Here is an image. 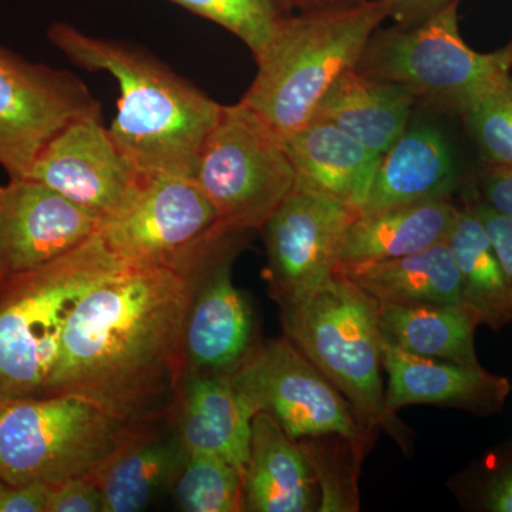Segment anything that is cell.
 Instances as JSON below:
<instances>
[{"mask_svg": "<svg viewBox=\"0 0 512 512\" xmlns=\"http://www.w3.org/2000/svg\"><path fill=\"white\" fill-rule=\"evenodd\" d=\"M485 505L494 512H512V467L503 471L488 490Z\"/></svg>", "mask_w": 512, "mask_h": 512, "instance_id": "cell-35", "label": "cell"}, {"mask_svg": "<svg viewBox=\"0 0 512 512\" xmlns=\"http://www.w3.org/2000/svg\"><path fill=\"white\" fill-rule=\"evenodd\" d=\"M279 6L306 10L333 8V6L350 5V3L362 2V0H276Z\"/></svg>", "mask_w": 512, "mask_h": 512, "instance_id": "cell-36", "label": "cell"}, {"mask_svg": "<svg viewBox=\"0 0 512 512\" xmlns=\"http://www.w3.org/2000/svg\"><path fill=\"white\" fill-rule=\"evenodd\" d=\"M485 160L512 167V76L461 113Z\"/></svg>", "mask_w": 512, "mask_h": 512, "instance_id": "cell-29", "label": "cell"}, {"mask_svg": "<svg viewBox=\"0 0 512 512\" xmlns=\"http://www.w3.org/2000/svg\"><path fill=\"white\" fill-rule=\"evenodd\" d=\"M464 302L476 309L481 325L495 330L512 323V288L483 222L473 208L458 212L448 234Z\"/></svg>", "mask_w": 512, "mask_h": 512, "instance_id": "cell-26", "label": "cell"}, {"mask_svg": "<svg viewBox=\"0 0 512 512\" xmlns=\"http://www.w3.org/2000/svg\"><path fill=\"white\" fill-rule=\"evenodd\" d=\"M171 491L184 512L245 511L244 473L210 454H185Z\"/></svg>", "mask_w": 512, "mask_h": 512, "instance_id": "cell-27", "label": "cell"}, {"mask_svg": "<svg viewBox=\"0 0 512 512\" xmlns=\"http://www.w3.org/2000/svg\"><path fill=\"white\" fill-rule=\"evenodd\" d=\"M383 369L387 373V412L414 404L456 407L477 414L497 412L511 392L510 380L468 366L406 352L382 338Z\"/></svg>", "mask_w": 512, "mask_h": 512, "instance_id": "cell-16", "label": "cell"}, {"mask_svg": "<svg viewBox=\"0 0 512 512\" xmlns=\"http://www.w3.org/2000/svg\"><path fill=\"white\" fill-rule=\"evenodd\" d=\"M457 173L446 140L431 127H414L380 157L362 214L430 200L456 188Z\"/></svg>", "mask_w": 512, "mask_h": 512, "instance_id": "cell-21", "label": "cell"}, {"mask_svg": "<svg viewBox=\"0 0 512 512\" xmlns=\"http://www.w3.org/2000/svg\"><path fill=\"white\" fill-rule=\"evenodd\" d=\"M101 220L46 185H0V284L52 264L99 232Z\"/></svg>", "mask_w": 512, "mask_h": 512, "instance_id": "cell-15", "label": "cell"}, {"mask_svg": "<svg viewBox=\"0 0 512 512\" xmlns=\"http://www.w3.org/2000/svg\"><path fill=\"white\" fill-rule=\"evenodd\" d=\"M140 427L73 394L15 400L0 407V481L52 485L90 476Z\"/></svg>", "mask_w": 512, "mask_h": 512, "instance_id": "cell-6", "label": "cell"}, {"mask_svg": "<svg viewBox=\"0 0 512 512\" xmlns=\"http://www.w3.org/2000/svg\"><path fill=\"white\" fill-rule=\"evenodd\" d=\"M244 235H225L188 272L184 375L231 377L261 345L252 303L232 281V264Z\"/></svg>", "mask_w": 512, "mask_h": 512, "instance_id": "cell-11", "label": "cell"}, {"mask_svg": "<svg viewBox=\"0 0 512 512\" xmlns=\"http://www.w3.org/2000/svg\"><path fill=\"white\" fill-rule=\"evenodd\" d=\"M471 208L487 229L495 254L512 288V218L493 210L485 202Z\"/></svg>", "mask_w": 512, "mask_h": 512, "instance_id": "cell-31", "label": "cell"}, {"mask_svg": "<svg viewBox=\"0 0 512 512\" xmlns=\"http://www.w3.org/2000/svg\"><path fill=\"white\" fill-rule=\"evenodd\" d=\"M348 278L377 302L399 305L463 303V286L447 242L389 261L340 265Z\"/></svg>", "mask_w": 512, "mask_h": 512, "instance_id": "cell-24", "label": "cell"}, {"mask_svg": "<svg viewBox=\"0 0 512 512\" xmlns=\"http://www.w3.org/2000/svg\"><path fill=\"white\" fill-rule=\"evenodd\" d=\"M185 450L168 419L146 424L90 477L99 485L104 512L146 510L170 491Z\"/></svg>", "mask_w": 512, "mask_h": 512, "instance_id": "cell-19", "label": "cell"}, {"mask_svg": "<svg viewBox=\"0 0 512 512\" xmlns=\"http://www.w3.org/2000/svg\"><path fill=\"white\" fill-rule=\"evenodd\" d=\"M416 100L402 84L373 79L355 67L330 87L313 119L335 124L382 157L407 130Z\"/></svg>", "mask_w": 512, "mask_h": 512, "instance_id": "cell-22", "label": "cell"}, {"mask_svg": "<svg viewBox=\"0 0 512 512\" xmlns=\"http://www.w3.org/2000/svg\"><path fill=\"white\" fill-rule=\"evenodd\" d=\"M192 180L214 205L229 234L264 227L296 184L284 138L239 101L222 106Z\"/></svg>", "mask_w": 512, "mask_h": 512, "instance_id": "cell-8", "label": "cell"}, {"mask_svg": "<svg viewBox=\"0 0 512 512\" xmlns=\"http://www.w3.org/2000/svg\"><path fill=\"white\" fill-rule=\"evenodd\" d=\"M49 39L77 66L106 72L120 89L109 128L121 153L143 175L191 177L222 106L143 52L55 23Z\"/></svg>", "mask_w": 512, "mask_h": 512, "instance_id": "cell-2", "label": "cell"}, {"mask_svg": "<svg viewBox=\"0 0 512 512\" xmlns=\"http://www.w3.org/2000/svg\"><path fill=\"white\" fill-rule=\"evenodd\" d=\"M360 211L295 187L265 222L269 292L281 308L335 275L343 239Z\"/></svg>", "mask_w": 512, "mask_h": 512, "instance_id": "cell-13", "label": "cell"}, {"mask_svg": "<svg viewBox=\"0 0 512 512\" xmlns=\"http://www.w3.org/2000/svg\"><path fill=\"white\" fill-rule=\"evenodd\" d=\"M389 0L306 10L284 16L242 103L282 137L306 126L342 74L355 69L384 19Z\"/></svg>", "mask_w": 512, "mask_h": 512, "instance_id": "cell-3", "label": "cell"}, {"mask_svg": "<svg viewBox=\"0 0 512 512\" xmlns=\"http://www.w3.org/2000/svg\"><path fill=\"white\" fill-rule=\"evenodd\" d=\"M485 204L512 218V167L491 164L484 181Z\"/></svg>", "mask_w": 512, "mask_h": 512, "instance_id": "cell-33", "label": "cell"}, {"mask_svg": "<svg viewBox=\"0 0 512 512\" xmlns=\"http://www.w3.org/2000/svg\"><path fill=\"white\" fill-rule=\"evenodd\" d=\"M231 382L293 440L338 434L365 443L348 400L286 336L261 342Z\"/></svg>", "mask_w": 512, "mask_h": 512, "instance_id": "cell-10", "label": "cell"}, {"mask_svg": "<svg viewBox=\"0 0 512 512\" xmlns=\"http://www.w3.org/2000/svg\"><path fill=\"white\" fill-rule=\"evenodd\" d=\"M100 104L73 74L32 64L0 49V165L25 178L53 137Z\"/></svg>", "mask_w": 512, "mask_h": 512, "instance_id": "cell-12", "label": "cell"}, {"mask_svg": "<svg viewBox=\"0 0 512 512\" xmlns=\"http://www.w3.org/2000/svg\"><path fill=\"white\" fill-rule=\"evenodd\" d=\"M46 512H104L103 494L90 476L50 485Z\"/></svg>", "mask_w": 512, "mask_h": 512, "instance_id": "cell-30", "label": "cell"}, {"mask_svg": "<svg viewBox=\"0 0 512 512\" xmlns=\"http://www.w3.org/2000/svg\"><path fill=\"white\" fill-rule=\"evenodd\" d=\"M458 212L447 198L360 212L343 239L338 266L403 258L446 242Z\"/></svg>", "mask_w": 512, "mask_h": 512, "instance_id": "cell-23", "label": "cell"}, {"mask_svg": "<svg viewBox=\"0 0 512 512\" xmlns=\"http://www.w3.org/2000/svg\"><path fill=\"white\" fill-rule=\"evenodd\" d=\"M259 410L231 377L184 375L170 416L185 453L224 458L245 474Z\"/></svg>", "mask_w": 512, "mask_h": 512, "instance_id": "cell-17", "label": "cell"}, {"mask_svg": "<svg viewBox=\"0 0 512 512\" xmlns=\"http://www.w3.org/2000/svg\"><path fill=\"white\" fill-rule=\"evenodd\" d=\"M188 274L126 265L92 286L66 320L46 396L73 394L134 426L167 419L184 376Z\"/></svg>", "mask_w": 512, "mask_h": 512, "instance_id": "cell-1", "label": "cell"}, {"mask_svg": "<svg viewBox=\"0 0 512 512\" xmlns=\"http://www.w3.org/2000/svg\"><path fill=\"white\" fill-rule=\"evenodd\" d=\"M315 483L302 444L289 437L274 416L256 413L244 474L245 511H312Z\"/></svg>", "mask_w": 512, "mask_h": 512, "instance_id": "cell-20", "label": "cell"}, {"mask_svg": "<svg viewBox=\"0 0 512 512\" xmlns=\"http://www.w3.org/2000/svg\"><path fill=\"white\" fill-rule=\"evenodd\" d=\"M356 70L461 114L511 76L512 39L493 53L471 49L458 29V0H451L414 28L375 33Z\"/></svg>", "mask_w": 512, "mask_h": 512, "instance_id": "cell-7", "label": "cell"}, {"mask_svg": "<svg viewBox=\"0 0 512 512\" xmlns=\"http://www.w3.org/2000/svg\"><path fill=\"white\" fill-rule=\"evenodd\" d=\"M282 138L295 168V187L363 210L379 156L335 124L318 119Z\"/></svg>", "mask_w": 512, "mask_h": 512, "instance_id": "cell-18", "label": "cell"}, {"mask_svg": "<svg viewBox=\"0 0 512 512\" xmlns=\"http://www.w3.org/2000/svg\"><path fill=\"white\" fill-rule=\"evenodd\" d=\"M450 2L451 0H389V18L396 20L400 26L417 25Z\"/></svg>", "mask_w": 512, "mask_h": 512, "instance_id": "cell-34", "label": "cell"}, {"mask_svg": "<svg viewBox=\"0 0 512 512\" xmlns=\"http://www.w3.org/2000/svg\"><path fill=\"white\" fill-rule=\"evenodd\" d=\"M97 234L126 265L187 274L229 232L191 177L153 174L141 175L126 204L101 221Z\"/></svg>", "mask_w": 512, "mask_h": 512, "instance_id": "cell-9", "label": "cell"}, {"mask_svg": "<svg viewBox=\"0 0 512 512\" xmlns=\"http://www.w3.org/2000/svg\"><path fill=\"white\" fill-rule=\"evenodd\" d=\"M141 175L114 143L101 113H93L63 127L25 178L52 188L103 221L126 204Z\"/></svg>", "mask_w": 512, "mask_h": 512, "instance_id": "cell-14", "label": "cell"}, {"mask_svg": "<svg viewBox=\"0 0 512 512\" xmlns=\"http://www.w3.org/2000/svg\"><path fill=\"white\" fill-rule=\"evenodd\" d=\"M195 15L234 33L254 53L255 59L274 37L284 18L276 0H170Z\"/></svg>", "mask_w": 512, "mask_h": 512, "instance_id": "cell-28", "label": "cell"}, {"mask_svg": "<svg viewBox=\"0 0 512 512\" xmlns=\"http://www.w3.org/2000/svg\"><path fill=\"white\" fill-rule=\"evenodd\" d=\"M50 484L0 481V512H46Z\"/></svg>", "mask_w": 512, "mask_h": 512, "instance_id": "cell-32", "label": "cell"}, {"mask_svg": "<svg viewBox=\"0 0 512 512\" xmlns=\"http://www.w3.org/2000/svg\"><path fill=\"white\" fill-rule=\"evenodd\" d=\"M285 336L345 396L363 430L389 427L382 382L379 302L335 274L308 298L281 308Z\"/></svg>", "mask_w": 512, "mask_h": 512, "instance_id": "cell-5", "label": "cell"}, {"mask_svg": "<svg viewBox=\"0 0 512 512\" xmlns=\"http://www.w3.org/2000/svg\"><path fill=\"white\" fill-rule=\"evenodd\" d=\"M480 315L468 303L399 305L379 302L382 338L414 355L478 366L476 329Z\"/></svg>", "mask_w": 512, "mask_h": 512, "instance_id": "cell-25", "label": "cell"}, {"mask_svg": "<svg viewBox=\"0 0 512 512\" xmlns=\"http://www.w3.org/2000/svg\"><path fill=\"white\" fill-rule=\"evenodd\" d=\"M124 266L96 234L52 264L0 284V407L46 396L74 306Z\"/></svg>", "mask_w": 512, "mask_h": 512, "instance_id": "cell-4", "label": "cell"}]
</instances>
